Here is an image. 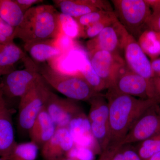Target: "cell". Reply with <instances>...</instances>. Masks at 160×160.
Here are the masks:
<instances>
[{"mask_svg":"<svg viewBox=\"0 0 160 160\" xmlns=\"http://www.w3.org/2000/svg\"><path fill=\"white\" fill-rule=\"evenodd\" d=\"M88 118L92 133L101 151L109 147L110 142L109 110L105 95L98 93L89 101Z\"/></svg>","mask_w":160,"mask_h":160,"instance_id":"6","label":"cell"},{"mask_svg":"<svg viewBox=\"0 0 160 160\" xmlns=\"http://www.w3.org/2000/svg\"><path fill=\"white\" fill-rule=\"evenodd\" d=\"M114 12L97 22L86 27L82 30L80 37L90 39L97 36L103 29L118 21Z\"/></svg>","mask_w":160,"mask_h":160,"instance_id":"26","label":"cell"},{"mask_svg":"<svg viewBox=\"0 0 160 160\" xmlns=\"http://www.w3.org/2000/svg\"><path fill=\"white\" fill-rule=\"evenodd\" d=\"M153 98L160 103V77H154L151 80Z\"/></svg>","mask_w":160,"mask_h":160,"instance_id":"35","label":"cell"},{"mask_svg":"<svg viewBox=\"0 0 160 160\" xmlns=\"http://www.w3.org/2000/svg\"><path fill=\"white\" fill-rule=\"evenodd\" d=\"M138 42L144 52L150 57L152 60L158 58L160 55V43L155 32L149 29L143 31Z\"/></svg>","mask_w":160,"mask_h":160,"instance_id":"24","label":"cell"},{"mask_svg":"<svg viewBox=\"0 0 160 160\" xmlns=\"http://www.w3.org/2000/svg\"><path fill=\"white\" fill-rule=\"evenodd\" d=\"M75 146L68 128L58 127L53 136L41 147V153L45 160H57L65 156Z\"/></svg>","mask_w":160,"mask_h":160,"instance_id":"14","label":"cell"},{"mask_svg":"<svg viewBox=\"0 0 160 160\" xmlns=\"http://www.w3.org/2000/svg\"><path fill=\"white\" fill-rule=\"evenodd\" d=\"M39 73L48 85L66 96L76 101H89L98 93L80 74H68L48 65L37 66Z\"/></svg>","mask_w":160,"mask_h":160,"instance_id":"3","label":"cell"},{"mask_svg":"<svg viewBox=\"0 0 160 160\" xmlns=\"http://www.w3.org/2000/svg\"><path fill=\"white\" fill-rule=\"evenodd\" d=\"M122 147L120 145L109 146L102 152L98 160H112L115 154Z\"/></svg>","mask_w":160,"mask_h":160,"instance_id":"32","label":"cell"},{"mask_svg":"<svg viewBox=\"0 0 160 160\" xmlns=\"http://www.w3.org/2000/svg\"><path fill=\"white\" fill-rule=\"evenodd\" d=\"M51 92L41 76L31 89L20 98L18 125L21 130L29 132L38 116L45 107Z\"/></svg>","mask_w":160,"mask_h":160,"instance_id":"5","label":"cell"},{"mask_svg":"<svg viewBox=\"0 0 160 160\" xmlns=\"http://www.w3.org/2000/svg\"><path fill=\"white\" fill-rule=\"evenodd\" d=\"M146 26L148 29L160 33V11L152 12Z\"/></svg>","mask_w":160,"mask_h":160,"instance_id":"31","label":"cell"},{"mask_svg":"<svg viewBox=\"0 0 160 160\" xmlns=\"http://www.w3.org/2000/svg\"><path fill=\"white\" fill-rule=\"evenodd\" d=\"M129 33L118 20L94 38L89 40L86 43V48L89 52L104 50L122 56L125 39Z\"/></svg>","mask_w":160,"mask_h":160,"instance_id":"10","label":"cell"},{"mask_svg":"<svg viewBox=\"0 0 160 160\" xmlns=\"http://www.w3.org/2000/svg\"><path fill=\"white\" fill-rule=\"evenodd\" d=\"M135 150L141 159L149 160L160 152V134L138 143Z\"/></svg>","mask_w":160,"mask_h":160,"instance_id":"25","label":"cell"},{"mask_svg":"<svg viewBox=\"0 0 160 160\" xmlns=\"http://www.w3.org/2000/svg\"><path fill=\"white\" fill-rule=\"evenodd\" d=\"M79 71L80 74L95 92L100 93L101 91L108 89L106 83L92 68L88 58L83 60Z\"/></svg>","mask_w":160,"mask_h":160,"instance_id":"23","label":"cell"},{"mask_svg":"<svg viewBox=\"0 0 160 160\" xmlns=\"http://www.w3.org/2000/svg\"><path fill=\"white\" fill-rule=\"evenodd\" d=\"M111 2L119 22L135 38L139 37L152 14L146 0H112Z\"/></svg>","mask_w":160,"mask_h":160,"instance_id":"4","label":"cell"},{"mask_svg":"<svg viewBox=\"0 0 160 160\" xmlns=\"http://www.w3.org/2000/svg\"><path fill=\"white\" fill-rule=\"evenodd\" d=\"M156 33L157 36V38H158V39L159 41V42L160 43V33H157V32H156Z\"/></svg>","mask_w":160,"mask_h":160,"instance_id":"42","label":"cell"},{"mask_svg":"<svg viewBox=\"0 0 160 160\" xmlns=\"http://www.w3.org/2000/svg\"><path fill=\"white\" fill-rule=\"evenodd\" d=\"M156 103L147 109L136 122L120 145L139 143L160 134V105Z\"/></svg>","mask_w":160,"mask_h":160,"instance_id":"8","label":"cell"},{"mask_svg":"<svg viewBox=\"0 0 160 160\" xmlns=\"http://www.w3.org/2000/svg\"><path fill=\"white\" fill-rule=\"evenodd\" d=\"M59 12L49 5L34 6L24 13L21 24L15 28V38L24 43L37 40L57 39L61 33Z\"/></svg>","mask_w":160,"mask_h":160,"instance_id":"2","label":"cell"},{"mask_svg":"<svg viewBox=\"0 0 160 160\" xmlns=\"http://www.w3.org/2000/svg\"><path fill=\"white\" fill-rule=\"evenodd\" d=\"M123 54L124 60L129 69L151 82L154 75L152 69L151 62L138 42L129 33L124 42Z\"/></svg>","mask_w":160,"mask_h":160,"instance_id":"12","label":"cell"},{"mask_svg":"<svg viewBox=\"0 0 160 160\" xmlns=\"http://www.w3.org/2000/svg\"><path fill=\"white\" fill-rule=\"evenodd\" d=\"M110 87L121 93L138 98H154L151 82L131 70L126 62L120 67Z\"/></svg>","mask_w":160,"mask_h":160,"instance_id":"7","label":"cell"},{"mask_svg":"<svg viewBox=\"0 0 160 160\" xmlns=\"http://www.w3.org/2000/svg\"><path fill=\"white\" fill-rule=\"evenodd\" d=\"M149 160H160V152L155 155Z\"/></svg>","mask_w":160,"mask_h":160,"instance_id":"40","label":"cell"},{"mask_svg":"<svg viewBox=\"0 0 160 160\" xmlns=\"http://www.w3.org/2000/svg\"><path fill=\"white\" fill-rule=\"evenodd\" d=\"M95 154L89 148L75 146L65 156L76 160H94Z\"/></svg>","mask_w":160,"mask_h":160,"instance_id":"29","label":"cell"},{"mask_svg":"<svg viewBox=\"0 0 160 160\" xmlns=\"http://www.w3.org/2000/svg\"><path fill=\"white\" fill-rule=\"evenodd\" d=\"M57 160H76L73 159L71 158H69L67 157L66 156H64L63 157L60 158L58 159Z\"/></svg>","mask_w":160,"mask_h":160,"instance_id":"41","label":"cell"},{"mask_svg":"<svg viewBox=\"0 0 160 160\" xmlns=\"http://www.w3.org/2000/svg\"><path fill=\"white\" fill-rule=\"evenodd\" d=\"M14 70H15V69L0 68V77H3V76L5 75L8 74L9 72H11Z\"/></svg>","mask_w":160,"mask_h":160,"instance_id":"39","label":"cell"},{"mask_svg":"<svg viewBox=\"0 0 160 160\" xmlns=\"http://www.w3.org/2000/svg\"><path fill=\"white\" fill-rule=\"evenodd\" d=\"M26 52L13 42L0 43V68L14 69L16 63L26 59Z\"/></svg>","mask_w":160,"mask_h":160,"instance_id":"20","label":"cell"},{"mask_svg":"<svg viewBox=\"0 0 160 160\" xmlns=\"http://www.w3.org/2000/svg\"><path fill=\"white\" fill-rule=\"evenodd\" d=\"M109 110V146L121 143L132 126L152 105L160 103L154 98H138L109 87L106 95Z\"/></svg>","mask_w":160,"mask_h":160,"instance_id":"1","label":"cell"},{"mask_svg":"<svg viewBox=\"0 0 160 160\" xmlns=\"http://www.w3.org/2000/svg\"><path fill=\"white\" fill-rule=\"evenodd\" d=\"M153 12L160 11V0H146Z\"/></svg>","mask_w":160,"mask_h":160,"instance_id":"37","label":"cell"},{"mask_svg":"<svg viewBox=\"0 0 160 160\" xmlns=\"http://www.w3.org/2000/svg\"><path fill=\"white\" fill-rule=\"evenodd\" d=\"M89 53L92 66L109 89L113 84L120 67L125 64L124 59L119 55L104 50H95Z\"/></svg>","mask_w":160,"mask_h":160,"instance_id":"13","label":"cell"},{"mask_svg":"<svg viewBox=\"0 0 160 160\" xmlns=\"http://www.w3.org/2000/svg\"><path fill=\"white\" fill-rule=\"evenodd\" d=\"M0 160H4V158L2 157H0Z\"/></svg>","mask_w":160,"mask_h":160,"instance_id":"43","label":"cell"},{"mask_svg":"<svg viewBox=\"0 0 160 160\" xmlns=\"http://www.w3.org/2000/svg\"><path fill=\"white\" fill-rule=\"evenodd\" d=\"M151 64L154 77H160V58L152 60Z\"/></svg>","mask_w":160,"mask_h":160,"instance_id":"36","label":"cell"},{"mask_svg":"<svg viewBox=\"0 0 160 160\" xmlns=\"http://www.w3.org/2000/svg\"><path fill=\"white\" fill-rule=\"evenodd\" d=\"M24 13L34 5L42 3V0H14Z\"/></svg>","mask_w":160,"mask_h":160,"instance_id":"34","label":"cell"},{"mask_svg":"<svg viewBox=\"0 0 160 160\" xmlns=\"http://www.w3.org/2000/svg\"><path fill=\"white\" fill-rule=\"evenodd\" d=\"M58 19L62 34L71 39L80 37L81 29L74 18L59 12Z\"/></svg>","mask_w":160,"mask_h":160,"instance_id":"27","label":"cell"},{"mask_svg":"<svg viewBox=\"0 0 160 160\" xmlns=\"http://www.w3.org/2000/svg\"><path fill=\"white\" fill-rule=\"evenodd\" d=\"M15 28L0 18V43L13 42Z\"/></svg>","mask_w":160,"mask_h":160,"instance_id":"30","label":"cell"},{"mask_svg":"<svg viewBox=\"0 0 160 160\" xmlns=\"http://www.w3.org/2000/svg\"><path fill=\"white\" fill-rule=\"evenodd\" d=\"M53 2L60 12L74 18L100 10L94 6L93 0H53Z\"/></svg>","mask_w":160,"mask_h":160,"instance_id":"19","label":"cell"},{"mask_svg":"<svg viewBox=\"0 0 160 160\" xmlns=\"http://www.w3.org/2000/svg\"><path fill=\"white\" fill-rule=\"evenodd\" d=\"M112 12H107L103 10L92 12L80 17L74 18L81 29V33L84 28L97 22L100 20L110 14ZM81 35V34H80Z\"/></svg>","mask_w":160,"mask_h":160,"instance_id":"28","label":"cell"},{"mask_svg":"<svg viewBox=\"0 0 160 160\" xmlns=\"http://www.w3.org/2000/svg\"><path fill=\"white\" fill-rule=\"evenodd\" d=\"M77 102L60 97L51 92L45 108L57 128H67L72 120L84 112Z\"/></svg>","mask_w":160,"mask_h":160,"instance_id":"11","label":"cell"},{"mask_svg":"<svg viewBox=\"0 0 160 160\" xmlns=\"http://www.w3.org/2000/svg\"><path fill=\"white\" fill-rule=\"evenodd\" d=\"M67 128L73 138L75 146L89 148L95 153V147L99 148L92 133L90 122L85 112L74 118Z\"/></svg>","mask_w":160,"mask_h":160,"instance_id":"17","label":"cell"},{"mask_svg":"<svg viewBox=\"0 0 160 160\" xmlns=\"http://www.w3.org/2000/svg\"><path fill=\"white\" fill-rule=\"evenodd\" d=\"M24 49L38 63H43L61 57L65 52L60 48L57 39L37 40L25 43Z\"/></svg>","mask_w":160,"mask_h":160,"instance_id":"16","label":"cell"},{"mask_svg":"<svg viewBox=\"0 0 160 160\" xmlns=\"http://www.w3.org/2000/svg\"><path fill=\"white\" fill-rule=\"evenodd\" d=\"M41 77L37 66L14 70L2 77L0 89L4 97L20 98L26 94Z\"/></svg>","mask_w":160,"mask_h":160,"instance_id":"9","label":"cell"},{"mask_svg":"<svg viewBox=\"0 0 160 160\" xmlns=\"http://www.w3.org/2000/svg\"><path fill=\"white\" fill-rule=\"evenodd\" d=\"M16 143L11 111L0 89V157L8 155Z\"/></svg>","mask_w":160,"mask_h":160,"instance_id":"15","label":"cell"},{"mask_svg":"<svg viewBox=\"0 0 160 160\" xmlns=\"http://www.w3.org/2000/svg\"><path fill=\"white\" fill-rule=\"evenodd\" d=\"M40 147L30 141L17 143L10 153L4 158L5 160H36Z\"/></svg>","mask_w":160,"mask_h":160,"instance_id":"22","label":"cell"},{"mask_svg":"<svg viewBox=\"0 0 160 160\" xmlns=\"http://www.w3.org/2000/svg\"><path fill=\"white\" fill-rule=\"evenodd\" d=\"M57 128L45 106L38 116L28 133L31 141L41 148L53 136Z\"/></svg>","mask_w":160,"mask_h":160,"instance_id":"18","label":"cell"},{"mask_svg":"<svg viewBox=\"0 0 160 160\" xmlns=\"http://www.w3.org/2000/svg\"><path fill=\"white\" fill-rule=\"evenodd\" d=\"M24 16L14 0H0V18L9 25L16 28L22 22Z\"/></svg>","mask_w":160,"mask_h":160,"instance_id":"21","label":"cell"},{"mask_svg":"<svg viewBox=\"0 0 160 160\" xmlns=\"http://www.w3.org/2000/svg\"><path fill=\"white\" fill-rule=\"evenodd\" d=\"M121 148L115 154L112 160H126L125 157L121 150Z\"/></svg>","mask_w":160,"mask_h":160,"instance_id":"38","label":"cell"},{"mask_svg":"<svg viewBox=\"0 0 160 160\" xmlns=\"http://www.w3.org/2000/svg\"><path fill=\"white\" fill-rule=\"evenodd\" d=\"M121 150L126 160H142L135 148H132L127 145L122 146Z\"/></svg>","mask_w":160,"mask_h":160,"instance_id":"33","label":"cell"}]
</instances>
